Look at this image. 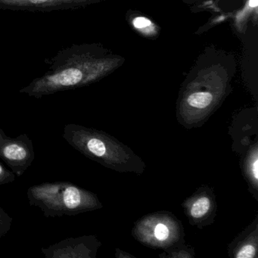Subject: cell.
<instances>
[{"label":"cell","mask_w":258,"mask_h":258,"mask_svg":"<svg viewBox=\"0 0 258 258\" xmlns=\"http://www.w3.org/2000/svg\"><path fill=\"white\" fill-rule=\"evenodd\" d=\"M141 244L164 250L185 244V232L180 220L173 214L159 211L137 220L132 231Z\"/></svg>","instance_id":"5"},{"label":"cell","mask_w":258,"mask_h":258,"mask_svg":"<svg viewBox=\"0 0 258 258\" xmlns=\"http://www.w3.org/2000/svg\"><path fill=\"white\" fill-rule=\"evenodd\" d=\"M101 245L95 235H83L61 240L41 250L46 258H95Z\"/></svg>","instance_id":"8"},{"label":"cell","mask_w":258,"mask_h":258,"mask_svg":"<svg viewBox=\"0 0 258 258\" xmlns=\"http://www.w3.org/2000/svg\"><path fill=\"white\" fill-rule=\"evenodd\" d=\"M62 137L80 153L107 168L137 174L146 170L144 161L131 148L104 131L69 123Z\"/></svg>","instance_id":"3"},{"label":"cell","mask_w":258,"mask_h":258,"mask_svg":"<svg viewBox=\"0 0 258 258\" xmlns=\"http://www.w3.org/2000/svg\"><path fill=\"white\" fill-rule=\"evenodd\" d=\"M241 167L249 190L258 199V144L256 140L250 145L241 159Z\"/></svg>","instance_id":"11"},{"label":"cell","mask_w":258,"mask_h":258,"mask_svg":"<svg viewBox=\"0 0 258 258\" xmlns=\"http://www.w3.org/2000/svg\"><path fill=\"white\" fill-rule=\"evenodd\" d=\"M104 0H0V10L47 12L82 8Z\"/></svg>","instance_id":"9"},{"label":"cell","mask_w":258,"mask_h":258,"mask_svg":"<svg viewBox=\"0 0 258 258\" xmlns=\"http://www.w3.org/2000/svg\"><path fill=\"white\" fill-rule=\"evenodd\" d=\"M258 252V217L238 234L228 245L232 258H256Z\"/></svg>","instance_id":"10"},{"label":"cell","mask_w":258,"mask_h":258,"mask_svg":"<svg viewBox=\"0 0 258 258\" xmlns=\"http://www.w3.org/2000/svg\"><path fill=\"white\" fill-rule=\"evenodd\" d=\"M185 244L182 245L176 246L174 247H170V248L164 250V254L160 255V256H165V257H191L194 256V250L191 247L188 248L182 249V247Z\"/></svg>","instance_id":"12"},{"label":"cell","mask_w":258,"mask_h":258,"mask_svg":"<svg viewBox=\"0 0 258 258\" xmlns=\"http://www.w3.org/2000/svg\"><path fill=\"white\" fill-rule=\"evenodd\" d=\"M229 72L220 64L199 69L182 87L176 105L178 121L188 129L202 126L228 94Z\"/></svg>","instance_id":"2"},{"label":"cell","mask_w":258,"mask_h":258,"mask_svg":"<svg viewBox=\"0 0 258 258\" xmlns=\"http://www.w3.org/2000/svg\"><path fill=\"white\" fill-rule=\"evenodd\" d=\"M123 62L124 58L97 43L72 44L46 60L49 70L19 93L41 99L58 92L87 87L108 76Z\"/></svg>","instance_id":"1"},{"label":"cell","mask_w":258,"mask_h":258,"mask_svg":"<svg viewBox=\"0 0 258 258\" xmlns=\"http://www.w3.org/2000/svg\"><path fill=\"white\" fill-rule=\"evenodd\" d=\"M16 179L14 172L9 170L7 167L0 164V185L11 183Z\"/></svg>","instance_id":"14"},{"label":"cell","mask_w":258,"mask_h":258,"mask_svg":"<svg viewBox=\"0 0 258 258\" xmlns=\"http://www.w3.org/2000/svg\"><path fill=\"white\" fill-rule=\"evenodd\" d=\"M0 158L16 176H22L35 158L32 140L26 134L8 137L0 127Z\"/></svg>","instance_id":"6"},{"label":"cell","mask_w":258,"mask_h":258,"mask_svg":"<svg viewBox=\"0 0 258 258\" xmlns=\"http://www.w3.org/2000/svg\"><path fill=\"white\" fill-rule=\"evenodd\" d=\"M27 195L30 205L40 208L47 218L75 216L103 208L97 195L70 182L33 185Z\"/></svg>","instance_id":"4"},{"label":"cell","mask_w":258,"mask_h":258,"mask_svg":"<svg viewBox=\"0 0 258 258\" xmlns=\"http://www.w3.org/2000/svg\"><path fill=\"white\" fill-rule=\"evenodd\" d=\"M189 223L203 229L212 224L217 216V204L214 190L202 185L182 204Z\"/></svg>","instance_id":"7"},{"label":"cell","mask_w":258,"mask_h":258,"mask_svg":"<svg viewBox=\"0 0 258 258\" xmlns=\"http://www.w3.org/2000/svg\"><path fill=\"white\" fill-rule=\"evenodd\" d=\"M13 218L0 207V238L6 236L13 225Z\"/></svg>","instance_id":"13"}]
</instances>
